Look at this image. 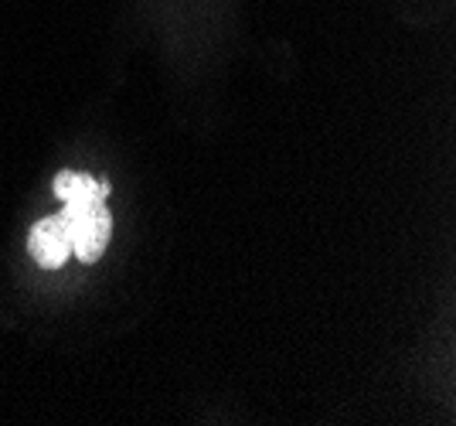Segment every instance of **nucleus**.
Instances as JSON below:
<instances>
[{"mask_svg":"<svg viewBox=\"0 0 456 426\" xmlns=\"http://www.w3.org/2000/svg\"><path fill=\"white\" fill-rule=\"evenodd\" d=\"M55 194L65 201V209L58 212V222L69 235L72 256L82 263H95L113 235V218L106 209L110 184L95 181L93 175H78V171H61L55 177Z\"/></svg>","mask_w":456,"mask_h":426,"instance_id":"1","label":"nucleus"},{"mask_svg":"<svg viewBox=\"0 0 456 426\" xmlns=\"http://www.w3.org/2000/svg\"><path fill=\"white\" fill-rule=\"evenodd\" d=\"M28 250H31L41 270H61L65 266V259L72 256V246H69V235L61 229L58 215H48V218L35 222V229L28 235Z\"/></svg>","mask_w":456,"mask_h":426,"instance_id":"2","label":"nucleus"}]
</instances>
